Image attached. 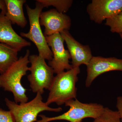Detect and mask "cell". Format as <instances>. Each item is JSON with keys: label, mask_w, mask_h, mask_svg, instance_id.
Segmentation results:
<instances>
[{"label": "cell", "mask_w": 122, "mask_h": 122, "mask_svg": "<svg viewBox=\"0 0 122 122\" xmlns=\"http://www.w3.org/2000/svg\"><path fill=\"white\" fill-rule=\"evenodd\" d=\"M12 24L5 14L0 13V42L10 46L18 52L30 46V42L16 33Z\"/></svg>", "instance_id": "7c38bea8"}, {"label": "cell", "mask_w": 122, "mask_h": 122, "mask_svg": "<svg viewBox=\"0 0 122 122\" xmlns=\"http://www.w3.org/2000/svg\"><path fill=\"white\" fill-rule=\"evenodd\" d=\"M5 101L15 122H36L38 115L42 112H58L62 110L60 107L54 108L49 107L43 102L42 94L39 93H37L34 98L30 102L20 104L7 98Z\"/></svg>", "instance_id": "5b68a950"}, {"label": "cell", "mask_w": 122, "mask_h": 122, "mask_svg": "<svg viewBox=\"0 0 122 122\" xmlns=\"http://www.w3.org/2000/svg\"><path fill=\"white\" fill-rule=\"evenodd\" d=\"M25 8L30 27L28 32H21L20 36L29 39L34 44L37 48L39 56L45 60L50 61L53 58L52 52L48 46L39 22L40 15L44 7L36 1L35 8H31L27 4L25 5Z\"/></svg>", "instance_id": "3957f363"}, {"label": "cell", "mask_w": 122, "mask_h": 122, "mask_svg": "<svg viewBox=\"0 0 122 122\" xmlns=\"http://www.w3.org/2000/svg\"><path fill=\"white\" fill-rule=\"evenodd\" d=\"M86 11L91 20L101 24L122 12V0H93Z\"/></svg>", "instance_id": "ba28073f"}, {"label": "cell", "mask_w": 122, "mask_h": 122, "mask_svg": "<svg viewBox=\"0 0 122 122\" xmlns=\"http://www.w3.org/2000/svg\"><path fill=\"white\" fill-rule=\"evenodd\" d=\"M44 8L52 6L61 13L65 14L69 10L73 3L72 0H36Z\"/></svg>", "instance_id": "9a60e30c"}, {"label": "cell", "mask_w": 122, "mask_h": 122, "mask_svg": "<svg viewBox=\"0 0 122 122\" xmlns=\"http://www.w3.org/2000/svg\"><path fill=\"white\" fill-rule=\"evenodd\" d=\"M6 5L5 15L12 24H16L22 28L26 26L27 21L24 14L23 5L26 0H5Z\"/></svg>", "instance_id": "4fadbf2b"}, {"label": "cell", "mask_w": 122, "mask_h": 122, "mask_svg": "<svg viewBox=\"0 0 122 122\" xmlns=\"http://www.w3.org/2000/svg\"><path fill=\"white\" fill-rule=\"evenodd\" d=\"M119 35H120V37H121V38H122V33L120 34H119Z\"/></svg>", "instance_id": "44dd1931"}, {"label": "cell", "mask_w": 122, "mask_h": 122, "mask_svg": "<svg viewBox=\"0 0 122 122\" xmlns=\"http://www.w3.org/2000/svg\"><path fill=\"white\" fill-rule=\"evenodd\" d=\"M0 122H15L11 112L0 108Z\"/></svg>", "instance_id": "ac0fdd59"}, {"label": "cell", "mask_w": 122, "mask_h": 122, "mask_svg": "<svg viewBox=\"0 0 122 122\" xmlns=\"http://www.w3.org/2000/svg\"><path fill=\"white\" fill-rule=\"evenodd\" d=\"M80 73L79 67L72 68L54 76L49 89L47 105L55 103L58 106L65 104L77 96L76 83L78 81V75Z\"/></svg>", "instance_id": "7a4b0ae2"}, {"label": "cell", "mask_w": 122, "mask_h": 122, "mask_svg": "<svg viewBox=\"0 0 122 122\" xmlns=\"http://www.w3.org/2000/svg\"><path fill=\"white\" fill-rule=\"evenodd\" d=\"M93 122H122L117 111L105 107L102 113Z\"/></svg>", "instance_id": "2e32d148"}, {"label": "cell", "mask_w": 122, "mask_h": 122, "mask_svg": "<svg viewBox=\"0 0 122 122\" xmlns=\"http://www.w3.org/2000/svg\"><path fill=\"white\" fill-rule=\"evenodd\" d=\"M60 34L70 55L73 68L79 67L82 65L87 66L93 56L89 46L83 45L77 41L69 30H64Z\"/></svg>", "instance_id": "8fae6325"}, {"label": "cell", "mask_w": 122, "mask_h": 122, "mask_svg": "<svg viewBox=\"0 0 122 122\" xmlns=\"http://www.w3.org/2000/svg\"><path fill=\"white\" fill-rule=\"evenodd\" d=\"M30 55V51L27 50L23 56L20 57L6 72L0 74V87L12 92L17 103L27 102L28 100L26 89L22 86L21 79L29 71Z\"/></svg>", "instance_id": "6da1fadb"}, {"label": "cell", "mask_w": 122, "mask_h": 122, "mask_svg": "<svg viewBox=\"0 0 122 122\" xmlns=\"http://www.w3.org/2000/svg\"><path fill=\"white\" fill-rule=\"evenodd\" d=\"M18 52L10 46L0 42V74L6 72L17 61Z\"/></svg>", "instance_id": "5bb4252c"}, {"label": "cell", "mask_w": 122, "mask_h": 122, "mask_svg": "<svg viewBox=\"0 0 122 122\" xmlns=\"http://www.w3.org/2000/svg\"><path fill=\"white\" fill-rule=\"evenodd\" d=\"M41 26L45 27L44 35L49 36L64 30H69L71 20L69 16L59 12L55 9L42 12L39 18Z\"/></svg>", "instance_id": "30bf717a"}, {"label": "cell", "mask_w": 122, "mask_h": 122, "mask_svg": "<svg viewBox=\"0 0 122 122\" xmlns=\"http://www.w3.org/2000/svg\"><path fill=\"white\" fill-rule=\"evenodd\" d=\"M29 60L30 74L27 76L31 90L42 95L45 90H49L54 76L52 68L47 64L45 59L37 55H31Z\"/></svg>", "instance_id": "8992f818"}, {"label": "cell", "mask_w": 122, "mask_h": 122, "mask_svg": "<svg viewBox=\"0 0 122 122\" xmlns=\"http://www.w3.org/2000/svg\"><path fill=\"white\" fill-rule=\"evenodd\" d=\"M69 107L68 111L61 115L55 117H46L39 115L41 120L36 122H49L55 120H64L70 122H82L83 119L91 118L94 119L98 117L102 113L105 107L97 103H83L77 99L70 100L65 104Z\"/></svg>", "instance_id": "277c9868"}, {"label": "cell", "mask_w": 122, "mask_h": 122, "mask_svg": "<svg viewBox=\"0 0 122 122\" xmlns=\"http://www.w3.org/2000/svg\"><path fill=\"white\" fill-rule=\"evenodd\" d=\"M0 10H1V13L5 15L7 9L5 0H0Z\"/></svg>", "instance_id": "ffe728a7"}, {"label": "cell", "mask_w": 122, "mask_h": 122, "mask_svg": "<svg viewBox=\"0 0 122 122\" xmlns=\"http://www.w3.org/2000/svg\"><path fill=\"white\" fill-rule=\"evenodd\" d=\"M86 66L85 85L86 87H89L94 80L102 74L113 71H122V59L93 56Z\"/></svg>", "instance_id": "9c48e42d"}, {"label": "cell", "mask_w": 122, "mask_h": 122, "mask_svg": "<svg viewBox=\"0 0 122 122\" xmlns=\"http://www.w3.org/2000/svg\"><path fill=\"white\" fill-rule=\"evenodd\" d=\"M46 38L53 55L52 59L49 61L48 65L52 68L54 73L58 74L65 70L68 71L73 68L69 63L70 55L64 48L65 41L60 33L46 36Z\"/></svg>", "instance_id": "52a82bcc"}, {"label": "cell", "mask_w": 122, "mask_h": 122, "mask_svg": "<svg viewBox=\"0 0 122 122\" xmlns=\"http://www.w3.org/2000/svg\"><path fill=\"white\" fill-rule=\"evenodd\" d=\"M105 25L110 27L112 32L122 33V12L106 20Z\"/></svg>", "instance_id": "e0dca14e"}, {"label": "cell", "mask_w": 122, "mask_h": 122, "mask_svg": "<svg viewBox=\"0 0 122 122\" xmlns=\"http://www.w3.org/2000/svg\"><path fill=\"white\" fill-rule=\"evenodd\" d=\"M116 107L122 122V96H118L117 98Z\"/></svg>", "instance_id": "d6986e66"}]
</instances>
